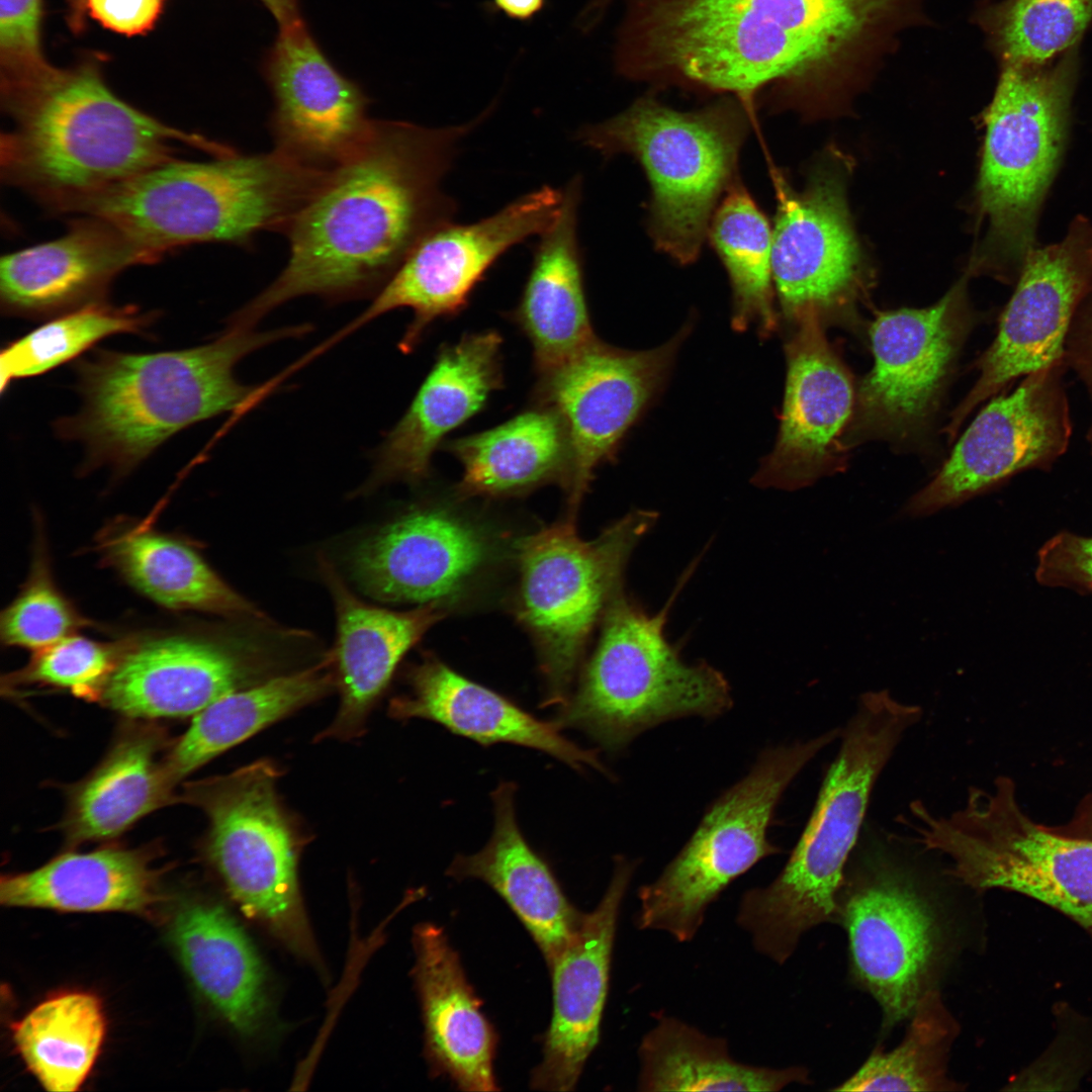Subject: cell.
<instances>
[{
  "label": "cell",
  "instance_id": "cell-9",
  "mask_svg": "<svg viewBox=\"0 0 1092 1092\" xmlns=\"http://www.w3.org/2000/svg\"><path fill=\"white\" fill-rule=\"evenodd\" d=\"M746 130L732 107L682 112L645 98L577 138L605 157L629 154L640 162L651 186L653 242L687 264L700 253L721 194L736 182Z\"/></svg>",
  "mask_w": 1092,
  "mask_h": 1092
},
{
  "label": "cell",
  "instance_id": "cell-20",
  "mask_svg": "<svg viewBox=\"0 0 1092 1092\" xmlns=\"http://www.w3.org/2000/svg\"><path fill=\"white\" fill-rule=\"evenodd\" d=\"M969 326L958 287L929 307L877 313L869 332L874 367L859 387L845 443L847 437L903 440L921 429Z\"/></svg>",
  "mask_w": 1092,
  "mask_h": 1092
},
{
  "label": "cell",
  "instance_id": "cell-24",
  "mask_svg": "<svg viewBox=\"0 0 1092 1092\" xmlns=\"http://www.w3.org/2000/svg\"><path fill=\"white\" fill-rule=\"evenodd\" d=\"M774 183L771 271L783 313L792 323L814 310L824 322L849 306L860 282L859 250L842 187L826 173L802 192L777 172Z\"/></svg>",
  "mask_w": 1092,
  "mask_h": 1092
},
{
  "label": "cell",
  "instance_id": "cell-36",
  "mask_svg": "<svg viewBox=\"0 0 1092 1092\" xmlns=\"http://www.w3.org/2000/svg\"><path fill=\"white\" fill-rule=\"evenodd\" d=\"M157 899L147 856L120 847L64 853L31 872L3 876L0 883V901L9 907L145 912Z\"/></svg>",
  "mask_w": 1092,
  "mask_h": 1092
},
{
  "label": "cell",
  "instance_id": "cell-30",
  "mask_svg": "<svg viewBox=\"0 0 1092 1092\" xmlns=\"http://www.w3.org/2000/svg\"><path fill=\"white\" fill-rule=\"evenodd\" d=\"M413 976L432 1071L462 1091L498 1090L493 1073L496 1034L445 931L420 923L413 931Z\"/></svg>",
  "mask_w": 1092,
  "mask_h": 1092
},
{
  "label": "cell",
  "instance_id": "cell-7",
  "mask_svg": "<svg viewBox=\"0 0 1092 1092\" xmlns=\"http://www.w3.org/2000/svg\"><path fill=\"white\" fill-rule=\"evenodd\" d=\"M680 587L656 614L623 592L613 600L576 691L555 719L561 728L579 729L604 748L618 750L665 721L713 719L731 708L723 673L706 662H686L665 636L668 611Z\"/></svg>",
  "mask_w": 1092,
  "mask_h": 1092
},
{
  "label": "cell",
  "instance_id": "cell-31",
  "mask_svg": "<svg viewBox=\"0 0 1092 1092\" xmlns=\"http://www.w3.org/2000/svg\"><path fill=\"white\" fill-rule=\"evenodd\" d=\"M410 692L391 700L396 720L421 718L482 745L512 743L537 749L575 769L606 771L598 753L565 738L556 722L542 721L504 696L476 684L433 656L412 666Z\"/></svg>",
  "mask_w": 1092,
  "mask_h": 1092
},
{
  "label": "cell",
  "instance_id": "cell-5",
  "mask_svg": "<svg viewBox=\"0 0 1092 1092\" xmlns=\"http://www.w3.org/2000/svg\"><path fill=\"white\" fill-rule=\"evenodd\" d=\"M329 171L275 149L176 159L81 201L72 213L108 220L159 260L193 244L250 248L259 232L283 233Z\"/></svg>",
  "mask_w": 1092,
  "mask_h": 1092
},
{
  "label": "cell",
  "instance_id": "cell-1",
  "mask_svg": "<svg viewBox=\"0 0 1092 1092\" xmlns=\"http://www.w3.org/2000/svg\"><path fill=\"white\" fill-rule=\"evenodd\" d=\"M477 121L430 128L373 120L286 226L283 270L230 320L254 328L299 296L341 301L376 293L421 238L452 221L455 202L441 181Z\"/></svg>",
  "mask_w": 1092,
  "mask_h": 1092
},
{
  "label": "cell",
  "instance_id": "cell-32",
  "mask_svg": "<svg viewBox=\"0 0 1092 1092\" xmlns=\"http://www.w3.org/2000/svg\"><path fill=\"white\" fill-rule=\"evenodd\" d=\"M580 187V179L575 178L562 192L559 212L539 235L527 281L511 312L531 343L539 377L567 362L596 339L577 239Z\"/></svg>",
  "mask_w": 1092,
  "mask_h": 1092
},
{
  "label": "cell",
  "instance_id": "cell-50",
  "mask_svg": "<svg viewBox=\"0 0 1092 1092\" xmlns=\"http://www.w3.org/2000/svg\"><path fill=\"white\" fill-rule=\"evenodd\" d=\"M548 0H488L485 10L519 22L532 21L544 11Z\"/></svg>",
  "mask_w": 1092,
  "mask_h": 1092
},
{
  "label": "cell",
  "instance_id": "cell-47",
  "mask_svg": "<svg viewBox=\"0 0 1092 1092\" xmlns=\"http://www.w3.org/2000/svg\"><path fill=\"white\" fill-rule=\"evenodd\" d=\"M42 0H0L1 95L36 87L61 71L42 53Z\"/></svg>",
  "mask_w": 1092,
  "mask_h": 1092
},
{
  "label": "cell",
  "instance_id": "cell-4",
  "mask_svg": "<svg viewBox=\"0 0 1092 1092\" xmlns=\"http://www.w3.org/2000/svg\"><path fill=\"white\" fill-rule=\"evenodd\" d=\"M922 709L889 691L861 695L840 730V745L815 807L790 858L767 886L741 898L737 923L754 948L778 964L795 951L801 936L837 920L844 869L866 817L872 791Z\"/></svg>",
  "mask_w": 1092,
  "mask_h": 1092
},
{
  "label": "cell",
  "instance_id": "cell-27",
  "mask_svg": "<svg viewBox=\"0 0 1092 1092\" xmlns=\"http://www.w3.org/2000/svg\"><path fill=\"white\" fill-rule=\"evenodd\" d=\"M158 260L108 220L82 215L58 239L1 258V310L8 316L52 318L105 300L123 270Z\"/></svg>",
  "mask_w": 1092,
  "mask_h": 1092
},
{
  "label": "cell",
  "instance_id": "cell-49",
  "mask_svg": "<svg viewBox=\"0 0 1092 1092\" xmlns=\"http://www.w3.org/2000/svg\"><path fill=\"white\" fill-rule=\"evenodd\" d=\"M165 0H74V18L88 15L103 27L127 36L151 30Z\"/></svg>",
  "mask_w": 1092,
  "mask_h": 1092
},
{
  "label": "cell",
  "instance_id": "cell-14",
  "mask_svg": "<svg viewBox=\"0 0 1092 1092\" xmlns=\"http://www.w3.org/2000/svg\"><path fill=\"white\" fill-rule=\"evenodd\" d=\"M838 906L852 975L878 1001L890 1029L936 988L945 957L938 910L912 873L882 857L842 889Z\"/></svg>",
  "mask_w": 1092,
  "mask_h": 1092
},
{
  "label": "cell",
  "instance_id": "cell-22",
  "mask_svg": "<svg viewBox=\"0 0 1092 1092\" xmlns=\"http://www.w3.org/2000/svg\"><path fill=\"white\" fill-rule=\"evenodd\" d=\"M823 323L814 310L792 322L777 442L752 479L760 487L794 490L842 468L854 389Z\"/></svg>",
  "mask_w": 1092,
  "mask_h": 1092
},
{
  "label": "cell",
  "instance_id": "cell-25",
  "mask_svg": "<svg viewBox=\"0 0 1092 1092\" xmlns=\"http://www.w3.org/2000/svg\"><path fill=\"white\" fill-rule=\"evenodd\" d=\"M635 864L617 857L599 905L582 914L561 953L549 966L553 1010L543 1058L531 1077L533 1089L571 1091L600 1038L619 910Z\"/></svg>",
  "mask_w": 1092,
  "mask_h": 1092
},
{
  "label": "cell",
  "instance_id": "cell-12",
  "mask_svg": "<svg viewBox=\"0 0 1092 1092\" xmlns=\"http://www.w3.org/2000/svg\"><path fill=\"white\" fill-rule=\"evenodd\" d=\"M657 519L654 511L635 510L590 541L569 520L520 543L518 616L537 646L544 706H563L570 697L587 640L623 592L631 554Z\"/></svg>",
  "mask_w": 1092,
  "mask_h": 1092
},
{
  "label": "cell",
  "instance_id": "cell-33",
  "mask_svg": "<svg viewBox=\"0 0 1092 1092\" xmlns=\"http://www.w3.org/2000/svg\"><path fill=\"white\" fill-rule=\"evenodd\" d=\"M514 783L492 792L494 825L478 852L458 855L447 871L456 880L474 878L509 905L550 966L574 935L582 913L564 895L548 863L524 837L515 812Z\"/></svg>",
  "mask_w": 1092,
  "mask_h": 1092
},
{
  "label": "cell",
  "instance_id": "cell-26",
  "mask_svg": "<svg viewBox=\"0 0 1092 1092\" xmlns=\"http://www.w3.org/2000/svg\"><path fill=\"white\" fill-rule=\"evenodd\" d=\"M503 338L495 331L465 334L445 344L412 403L387 433L362 492L392 481L420 482L444 438L485 405L503 386Z\"/></svg>",
  "mask_w": 1092,
  "mask_h": 1092
},
{
  "label": "cell",
  "instance_id": "cell-39",
  "mask_svg": "<svg viewBox=\"0 0 1092 1092\" xmlns=\"http://www.w3.org/2000/svg\"><path fill=\"white\" fill-rule=\"evenodd\" d=\"M159 741L132 731L76 790L66 819L73 842L117 836L167 799L173 784L157 759Z\"/></svg>",
  "mask_w": 1092,
  "mask_h": 1092
},
{
  "label": "cell",
  "instance_id": "cell-8",
  "mask_svg": "<svg viewBox=\"0 0 1092 1092\" xmlns=\"http://www.w3.org/2000/svg\"><path fill=\"white\" fill-rule=\"evenodd\" d=\"M905 824L913 842L949 859L963 884L1024 894L1092 931V838L1034 822L1010 779L971 788L963 807L945 816L914 801Z\"/></svg>",
  "mask_w": 1092,
  "mask_h": 1092
},
{
  "label": "cell",
  "instance_id": "cell-21",
  "mask_svg": "<svg viewBox=\"0 0 1092 1092\" xmlns=\"http://www.w3.org/2000/svg\"><path fill=\"white\" fill-rule=\"evenodd\" d=\"M260 72L273 98L268 128L275 150L331 170L369 133L371 99L338 70L303 19L279 28Z\"/></svg>",
  "mask_w": 1092,
  "mask_h": 1092
},
{
  "label": "cell",
  "instance_id": "cell-18",
  "mask_svg": "<svg viewBox=\"0 0 1092 1092\" xmlns=\"http://www.w3.org/2000/svg\"><path fill=\"white\" fill-rule=\"evenodd\" d=\"M279 655L251 635L181 632L128 640L101 698L134 718L196 715L218 699L282 672Z\"/></svg>",
  "mask_w": 1092,
  "mask_h": 1092
},
{
  "label": "cell",
  "instance_id": "cell-37",
  "mask_svg": "<svg viewBox=\"0 0 1092 1092\" xmlns=\"http://www.w3.org/2000/svg\"><path fill=\"white\" fill-rule=\"evenodd\" d=\"M336 689L332 651L302 669L233 692L194 716L166 764L172 783Z\"/></svg>",
  "mask_w": 1092,
  "mask_h": 1092
},
{
  "label": "cell",
  "instance_id": "cell-43",
  "mask_svg": "<svg viewBox=\"0 0 1092 1092\" xmlns=\"http://www.w3.org/2000/svg\"><path fill=\"white\" fill-rule=\"evenodd\" d=\"M158 314L131 304L105 300L50 318L23 337L9 342L0 354V389L16 379L43 374L67 363L116 334L147 335Z\"/></svg>",
  "mask_w": 1092,
  "mask_h": 1092
},
{
  "label": "cell",
  "instance_id": "cell-15",
  "mask_svg": "<svg viewBox=\"0 0 1092 1092\" xmlns=\"http://www.w3.org/2000/svg\"><path fill=\"white\" fill-rule=\"evenodd\" d=\"M563 193L543 186L478 221L441 224L413 247L372 302L330 344L398 308H410L399 348L412 352L429 327L468 306L471 293L489 268L512 247L542 234L556 218Z\"/></svg>",
  "mask_w": 1092,
  "mask_h": 1092
},
{
  "label": "cell",
  "instance_id": "cell-35",
  "mask_svg": "<svg viewBox=\"0 0 1092 1092\" xmlns=\"http://www.w3.org/2000/svg\"><path fill=\"white\" fill-rule=\"evenodd\" d=\"M444 449L462 465L463 495L511 496L548 483L566 489L571 469L569 442L558 414L539 403L507 422L447 442Z\"/></svg>",
  "mask_w": 1092,
  "mask_h": 1092
},
{
  "label": "cell",
  "instance_id": "cell-44",
  "mask_svg": "<svg viewBox=\"0 0 1092 1092\" xmlns=\"http://www.w3.org/2000/svg\"><path fill=\"white\" fill-rule=\"evenodd\" d=\"M1005 65H1043L1077 48L1092 26V0H1002L977 15Z\"/></svg>",
  "mask_w": 1092,
  "mask_h": 1092
},
{
  "label": "cell",
  "instance_id": "cell-23",
  "mask_svg": "<svg viewBox=\"0 0 1092 1092\" xmlns=\"http://www.w3.org/2000/svg\"><path fill=\"white\" fill-rule=\"evenodd\" d=\"M495 552L478 525L442 507H422L358 540L346 562L374 599L439 606L461 595Z\"/></svg>",
  "mask_w": 1092,
  "mask_h": 1092
},
{
  "label": "cell",
  "instance_id": "cell-19",
  "mask_svg": "<svg viewBox=\"0 0 1092 1092\" xmlns=\"http://www.w3.org/2000/svg\"><path fill=\"white\" fill-rule=\"evenodd\" d=\"M1091 293L1092 223L1078 217L1061 242L1025 257L998 334L979 361L980 376L946 427L950 438L970 412L1010 381L1065 359L1071 323Z\"/></svg>",
  "mask_w": 1092,
  "mask_h": 1092
},
{
  "label": "cell",
  "instance_id": "cell-28",
  "mask_svg": "<svg viewBox=\"0 0 1092 1092\" xmlns=\"http://www.w3.org/2000/svg\"><path fill=\"white\" fill-rule=\"evenodd\" d=\"M170 941L194 986L246 1040L273 1037L277 1009L267 967L236 918L219 903L190 899L174 913Z\"/></svg>",
  "mask_w": 1092,
  "mask_h": 1092
},
{
  "label": "cell",
  "instance_id": "cell-48",
  "mask_svg": "<svg viewBox=\"0 0 1092 1092\" xmlns=\"http://www.w3.org/2000/svg\"><path fill=\"white\" fill-rule=\"evenodd\" d=\"M1037 579L1092 590V538L1062 533L1039 552Z\"/></svg>",
  "mask_w": 1092,
  "mask_h": 1092
},
{
  "label": "cell",
  "instance_id": "cell-45",
  "mask_svg": "<svg viewBox=\"0 0 1092 1092\" xmlns=\"http://www.w3.org/2000/svg\"><path fill=\"white\" fill-rule=\"evenodd\" d=\"M34 520L35 535L27 579L0 618L2 644L33 652L93 625L55 582L41 519L36 516Z\"/></svg>",
  "mask_w": 1092,
  "mask_h": 1092
},
{
  "label": "cell",
  "instance_id": "cell-17",
  "mask_svg": "<svg viewBox=\"0 0 1092 1092\" xmlns=\"http://www.w3.org/2000/svg\"><path fill=\"white\" fill-rule=\"evenodd\" d=\"M1064 360L1033 371L974 419L934 478L905 512L927 516L952 507L1021 470L1051 464L1071 436Z\"/></svg>",
  "mask_w": 1092,
  "mask_h": 1092
},
{
  "label": "cell",
  "instance_id": "cell-51",
  "mask_svg": "<svg viewBox=\"0 0 1092 1092\" xmlns=\"http://www.w3.org/2000/svg\"><path fill=\"white\" fill-rule=\"evenodd\" d=\"M276 19L279 28L291 25L303 19L299 0H258Z\"/></svg>",
  "mask_w": 1092,
  "mask_h": 1092
},
{
  "label": "cell",
  "instance_id": "cell-13",
  "mask_svg": "<svg viewBox=\"0 0 1092 1092\" xmlns=\"http://www.w3.org/2000/svg\"><path fill=\"white\" fill-rule=\"evenodd\" d=\"M1077 48L1043 65H1005L984 112L980 210L994 244L1020 268L1065 145Z\"/></svg>",
  "mask_w": 1092,
  "mask_h": 1092
},
{
  "label": "cell",
  "instance_id": "cell-41",
  "mask_svg": "<svg viewBox=\"0 0 1092 1092\" xmlns=\"http://www.w3.org/2000/svg\"><path fill=\"white\" fill-rule=\"evenodd\" d=\"M708 232L732 285L734 329L754 325L760 336H769L778 326L771 287L772 229L741 184L734 182L725 192Z\"/></svg>",
  "mask_w": 1092,
  "mask_h": 1092
},
{
  "label": "cell",
  "instance_id": "cell-34",
  "mask_svg": "<svg viewBox=\"0 0 1092 1092\" xmlns=\"http://www.w3.org/2000/svg\"><path fill=\"white\" fill-rule=\"evenodd\" d=\"M151 520L107 525L97 539L103 563L164 608L233 619L268 620L260 609L231 587L189 543L157 531Z\"/></svg>",
  "mask_w": 1092,
  "mask_h": 1092
},
{
  "label": "cell",
  "instance_id": "cell-6",
  "mask_svg": "<svg viewBox=\"0 0 1092 1092\" xmlns=\"http://www.w3.org/2000/svg\"><path fill=\"white\" fill-rule=\"evenodd\" d=\"M644 23L656 65L745 99L776 81L839 75L837 0H654Z\"/></svg>",
  "mask_w": 1092,
  "mask_h": 1092
},
{
  "label": "cell",
  "instance_id": "cell-16",
  "mask_svg": "<svg viewBox=\"0 0 1092 1092\" xmlns=\"http://www.w3.org/2000/svg\"><path fill=\"white\" fill-rule=\"evenodd\" d=\"M689 333L687 325L665 344L644 351L623 350L596 338L539 377L537 402L558 414L569 442L571 469L565 491L571 517L596 469L614 459L629 428L661 388Z\"/></svg>",
  "mask_w": 1092,
  "mask_h": 1092
},
{
  "label": "cell",
  "instance_id": "cell-11",
  "mask_svg": "<svg viewBox=\"0 0 1092 1092\" xmlns=\"http://www.w3.org/2000/svg\"><path fill=\"white\" fill-rule=\"evenodd\" d=\"M839 735L840 728H834L762 751L748 774L710 805L658 878L639 890L638 927L665 931L680 942L694 938L721 892L780 851L767 831L783 794Z\"/></svg>",
  "mask_w": 1092,
  "mask_h": 1092
},
{
  "label": "cell",
  "instance_id": "cell-40",
  "mask_svg": "<svg viewBox=\"0 0 1092 1092\" xmlns=\"http://www.w3.org/2000/svg\"><path fill=\"white\" fill-rule=\"evenodd\" d=\"M106 1020L100 1000L83 991L54 995L12 1026L27 1069L52 1092L77 1091L102 1045Z\"/></svg>",
  "mask_w": 1092,
  "mask_h": 1092
},
{
  "label": "cell",
  "instance_id": "cell-3",
  "mask_svg": "<svg viewBox=\"0 0 1092 1092\" xmlns=\"http://www.w3.org/2000/svg\"><path fill=\"white\" fill-rule=\"evenodd\" d=\"M9 119L0 142L1 179L57 213L190 147L211 156L228 146L172 127L126 103L96 65L61 70L30 90L1 98Z\"/></svg>",
  "mask_w": 1092,
  "mask_h": 1092
},
{
  "label": "cell",
  "instance_id": "cell-46",
  "mask_svg": "<svg viewBox=\"0 0 1092 1092\" xmlns=\"http://www.w3.org/2000/svg\"><path fill=\"white\" fill-rule=\"evenodd\" d=\"M128 640L100 642L72 635L35 651L10 682L37 684L69 691L87 700L101 698Z\"/></svg>",
  "mask_w": 1092,
  "mask_h": 1092
},
{
  "label": "cell",
  "instance_id": "cell-42",
  "mask_svg": "<svg viewBox=\"0 0 1092 1092\" xmlns=\"http://www.w3.org/2000/svg\"><path fill=\"white\" fill-rule=\"evenodd\" d=\"M903 1041L890 1052L876 1048L836 1091H954L963 1085L947 1075L950 1048L960 1026L937 988L917 1003Z\"/></svg>",
  "mask_w": 1092,
  "mask_h": 1092
},
{
  "label": "cell",
  "instance_id": "cell-38",
  "mask_svg": "<svg viewBox=\"0 0 1092 1092\" xmlns=\"http://www.w3.org/2000/svg\"><path fill=\"white\" fill-rule=\"evenodd\" d=\"M639 1059L640 1091H779L809 1083L803 1067L771 1069L739 1063L723 1038L667 1016L643 1037Z\"/></svg>",
  "mask_w": 1092,
  "mask_h": 1092
},
{
  "label": "cell",
  "instance_id": "cell-10",
  "mask_svg": "<svg viewBox=\"0 0 1092 1092\" xmlns=\"http://www.w3.org/2000/svg\"><path fill=\"white\" fill-rule=\"evenodd\" d=\"M278 778L271 761L257 760L201 783L193 800L206 813V855L229 895L325 976L299 886L301 841L277 794Z\"/></svg>",
  "mask_w": 1092,
  "mask_h": 1092
},
{
  "label": "cell",
  "instance_id": "cell-2",
  "mask_svg": "<svg viewBox=\"0 0 1092 1092\" xmlns=\"http://www.w3.org/2000/svg\"><path fill=\"white\" fill-rule=\"evenodd\" d=\"M308 331L300 325L259 332L228 321L197 347L144 354L98 349L75 365L80 407L55 422L57 435L82 445V472L106 467L125 476L181 430L251 408L263 390L242 383L237 364Z\"/></svg>",
  "mask_w": 1092,
  "mask_h": 1092
},
{
  "label": "cell",
  "instance_id": "cell-29",
  "mask_svg": "<svg viewBox=\"0 0 1092 1092\" xmlns=\"http://www.w3.org/2000/svg\"><path fill=\"white\" fill-rule=\"evenodd\" d=\"M318 568L337 616L332 653L340 704L334 720L317 738L350 740L363 733L368 715L401 658L443 613L435 604L406 612L369 605L348 587L328 559L320 557Z\"/></svg>",
  "mask_w": 1092,
  "mask_h": 1092
},
{
  "label": "cell",
  "instance_id": "cell-52",
  "mask_svg": "<svg viewBox=\"0 0 1092 1092\" xmlns=\"http://www.w3.org/2000/svg\"><path fill=\"white\" fill-rule=\"evenodd\" d=\"M1065 832L1076 836L1092 838V807L1091 809L1085 810V813L1078 818L1076 828L1072 827L1069 831Z\"/></svg>",
  "mask_w": 1092,
  "mask_h": 1092
}]
</instances>
